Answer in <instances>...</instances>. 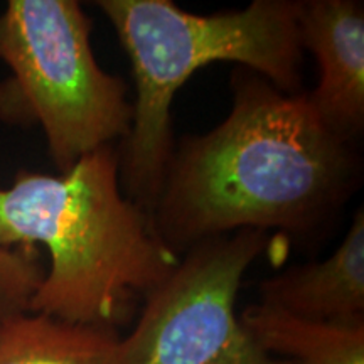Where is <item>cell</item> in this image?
I'll return each instance as SVG.
<instances>
[{
  "instance_id": "cell-1",
  "label": "cell",
  "mask_w": 364,
  "mask_h": 364,
  "mask_svg": "<svg viewBox=\"0 0 364 364\" xmlns=\"http://www.w3.org/2000/svg\"><path fill=\"white\" fill-rule=\"evenodd\" d=\"M220 125L174 145L150 220L167 248L241 230L314 236L359 184L353 142L318 122L307 91L290 95L236 68Z\"/></svg>"
},
{
  "instance_id": "cell-2",
  "label": "cell",
  "mask_w": 364,
  "mask_h": 364,
  "mask_svg": "<svg viewBox=\"0 0 364 364\" xmlns=\"http://www.w3.org/2000/svg\"><path fill=\"white\" fill-rule=\"evenodd\" d=\"M49 268L29 312L115 329L179 263L150 215L124 193L120 154L107 145L59 176L19 171L0 188V247L36 252Z\"/></svg>"
},
{
  "instance_id": "cell-3",
  "label": "cell",
  "mask_w": 364,
  "mask_h": 364,
  "mask_svg": "<svg viewBox=\"0 0 364 364\" xmlns=\"http://www.w3.org/2000/svg\"><path fill=\"white\" fill-rule=\"evenodd\" d=\"M299 2L255 0L243 11L199 16L171 0H98L130 59L135 83L132 127L118 150L120 182L149 215L174 152L172 102L199 68L238 63L284 93H300Z\"/></svg>"
},
{
  "instance_id": "cell-4",
  "label": "cell",
  "mask_w": 364,
  "mask_h": 364,
  "mask_svg": "<svg viewBox=\"0 0 364 364\" xmlns=\"http://www.w3.org/2000/svg\"><path fill=\"white\" fill-rule=\"evenodd\" d=\"M93 22L76 0H9L0 12V120L38 124L65 174L88 154L129 135L134 105L120 76L100 68Z\"/></svg>"
},
{
  "instance_id": "cell-5",
  "label": "cell",
  "mask_w": 364,
  "mask_h": 364,
  "mask_svg": "<svg viewBox=\"0 0 364 364\" xmlns=\"http://www.w3.org/2000/svg\"><path fill=\"white\" fill-rule=\"evenodd\" d=\"M267 247L265 231L241 230L189 248L107 364H295L263 351L236 316L245 272Z\"/></svg>"
},
{
  "instance_id": "cell-6",
  "label": "cell",
  "mask_w": 364,
  "mask_h": 364,
  "mask_svg": "<svg viewBox=\"0 0 364 364\" xmlns=\"http://www.w3.org/2000/svg\"><path fill=\"white\" fill-rule=\"evenodd\" d=\"M299 39L318 81L307 100L318 122L353 142L364 130V7L358 0H300Z\"/></svg>"
},
{
  "instance_id": "cell-7",
  "label": "cell",
  "mask_w": 364,
  "mask_h": 364,
  "mask_svg": "<svg viewBox=\"0 0 364 364\" xmlns=\"http://www.w3.org/2000/svg\"><path fill=\"white\" fill-rule=\"evenodd\" d=\"M262 304L316 322H364V213L359 208L329 258L263 280Z\"/></svg>"
},
{
  "instance_id": "cell-8",
  "label": "cell",
  "mask_w": 364,
  "mask_h": 364,
  "mask_svg": "<svg viewBox=\"0 0 364 364\" xmlns=\"http://www.w3.org/2000/svg\"><path fill=\"white\" fill-rule=\"evenodd\" d=\"M240 321L272 356L295 364H364V322L307 321L262 302L245 309Z\"/></svg>"
},
{
  "instance_id": "cell-9",
  "label": "cell",
  "mask_w": 364,
  "mask_h": 364,
  "mask_svg": "<svg viewBox=\"0 0 364 364\" xmlns=\"http://www.w3.org/2000/svg\"><path fill=\"white\" fill-rule=\"evenodd\" d=\"M118 339L108 327L22 312L0 318V364H107Z\"/></svg>"
},
{
  "instance_id": "cell-10",
  "label": "cell",
  "mask_w": 364,
  "mask_h": 364,
  "mask_svg": "<svg viewBox=\"0 0 364 364\" xmlns=\"http://www.w3.org/2000/svg\"><path fill=\"white\" fill-rule=\"evenodd\" d=\"M44 273L38 252L0 247V318L29 312Z\"/></svg>"
}]
</instances>
